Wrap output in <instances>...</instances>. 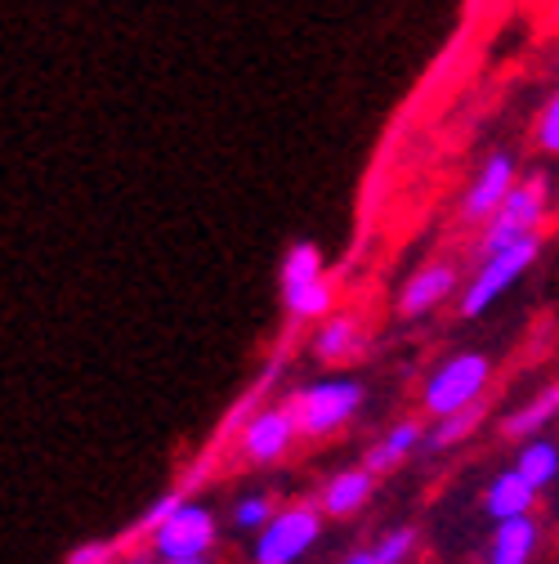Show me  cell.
<instances>
[{
	"instance_id": "6da1fadb",
	"label": "cell",
	"mask_w": 559,
	"mask_h": 564,
	"mask_svg": "<svg viewBox=\"0 0 559 564\" xmlns=\"http://www.w3.org/2000/svg\"><path fill=\"white\" fill-rule=\"evenodd\" d=\"M287 408L296 416L300 440H327V435L344 431L349 421L359 416L363 386L349 381V377H331V381H318V386H305L300 394H292Z\"/></svg>"
},
{
	"instance_id": "7a4b0ae2",
	"label": "cell",
	"mask_w": 559,
	"mask_h": 564,
	"mask_svg": "<svg viewBox=\"0 0 559 564\" xmlns=\"http://www.w3.org/2000/svg\"><path fill=\"white\" fill-rule=\"evenodd\" d=\"M537 251H541V238H537V234H528V238H519V242H511V247H502V251H487V256L479 260L474 278H470L465 296H461V314H465V318H479L483 310H493V305L515 288V282L533 269Z\"/></svg>"
},
{
	"instance_id": "3957f363",
	"label": "cell",
	"mask_w": 559,
	"mask_h": 564,
	"mask_svg": "<svg viewBox=\"0 0 559 564\" xmlns=\"http://www.w3.org/2000/svg\"><path fill=\"white\" fill-rule=\"evenodd\" d=\"M216 542H220L216 516L206 511V507L179 502V507L157 524V533L149 538V555H153V560H166V564H201L206 555L216 551Z\"/></svg>"
},
{
	"instance_id": "277c9868",
	"label": "cell",
	"mask_w": 559,
	"mask_h": 564,
	"mask_svg": "<svg viewBox=\"0 0 559 564\" xmlns=\"http://www.w3.org/2000/svg\"><path fill=\"white\" fill-rule=\"evenodd\" d=\"M487 377H493V359L465 349V355H452V359H443V364L430 372V381H426V390H421V403H426L430 416H448V412H457V408L483 399Z\"/></svg>"
},
{
	"instance_id": "5b68a950",
	"label": "cell",
	"mask_w": 559,
	"mask_h": 564,
	"mask_svg": "<svg viewBox=\"0 0 559 564\" xmlns=\"http://www.w3.org/2000/svg\"><path fill=\"white\" fill-rule=\"evenodd\" d=\"M541 216H546V175H528L524 184H515L506 193V202L497 206V216L479 229V251L487 256V251H502V247L537 234Z\"/></svg>"
},
{
	"instance_id": "8992f818",
	"label": "cell",
	"mask_w": 559,
	"mask_h": 564,
	"mask_svg": "<svg viewBox=\"0 0 559 564\" xmlns=\"http://www.w3.org/2000/svg\"><path fill=\"white\" fill-rule=\"evenodd\" d=\"M318 529H322V507H287L277 511L264 529H260V542H255V560L260 564H292L300 560L314 542H318Z\"/></svg>"
},
{
	"instance_id": "52a82bcc",
	"label": "cell",
	"mask_w": 559,
	"mask_h": 564,
	"mask_svg": "<svg viewBox=\"0 0 559 564\" xmlns=\"http://www.w3.org/2000/svg\"><path fill=\"white\" fill-rule=\"evenodd\" d=\"M511 188H515V158L511 153H493L479 166V180L470 184V193L461 202V225L483 229L487 220L497 216V206L506 202Z\"/></svg>"
},
{
	"instance_id": "ba28073f",
	"label": "cell",
	"mask_w": 559,
	"mask_h": 564,
	"mask_svg": "<svg viewBox=\"0 0 559 564\" xmlns=\"http://www.w3.org/2000/svg\"><path fill=\"white\" fill-rule=\"evenodd\" d=\"M296 416H292V408H268V412H260V416H251L246 421V431H242V457L246 462H277L292 444H296Z\"/></svg>"
},
{
	"instance_id": "9c48e42d",
	"label": "cell",
	"mask_w": 559,
	"mask_h": 564,
	"mask_svg": "<svg viewBox=\"0 0 559 564\" xmlns=\"http://www.w3.org/2000/svg\"><path fill=\"white\" fill-rule=\"evenodd\" d=\"M452 288H457V264H448V260L426 264L421 273L407 278V288H403V296H398V310H403L407 318H421V314H430L435 305H443V301L452 296Z\"/></svg>"
},
{
	"instance_id": "30bf717a",
	"label": "cell",
	"mask_w": 559,
	"mask_h": 564,
	"mask_svg": "<svg viewBox=\"0 0 559 564\" xmlns=\"http://www.w3.org/2000/svg\"><path fill=\"white\" fill-rule=\"evenodd\" d=\"M533 502H537V488L511 466V470H502L493 484H487V492H483V507H487V516L493 520H511V516H528L533 511Z\"/></svg>"
},
{
	"instance_id": "8fae6325",
	"label": "cell",
	"mask_w": 559,
	"mask_h": 564,
	"mask_svg": "<svg viewBox=\"0 0 559 564\" xmlns=\"http://www.w3.org/2000/svg\"><path fill=\"white\" fill-rule=\"evenodd\" d=\"M372 488H376V475L372 470H340L327 488H322V516H354L363 511V502H372Z\"/></svg>"
},
{
	"instance_id": "7c38bea8",
	"label": "cell",
	"mask_w": 559,
	"mask_h": 564,
	"mask_svg": "<svg viewBox=\"0 0 559 564\" xmlns=\"http://www.w3.org/2000/svg\"><path fill=\"white\" fill-rule=\"evenodd\" d=\"M363 349V327H359V318H349V314H327V323L318 327V336H314V355L322 359V364H344V359H354Z\"/></svg>"
},
{
	"instance_id": "4fadbf2b",
	"label": "cell",
	"mask_w": 559,
	"mask_h": 564,
	"mask_svg": "<svg viewBox=\"0 0 559 564\" xmlns=\"http://www.w3.org/2000/svg\"><path fill=\"white\" fill-rule=\"evenodd\" d=\"M537 546V524L528 516H511V520H497V533L487 542V560L493 564H524Z\"/></svg>"
},
{
	"instance_id": "5bb4252c",
	"label": "cell",
	"mask_w": 559,
	"mask_h": 564,
	"mask_svg": "<svg viewBox=\"0 0 559 564\" xmlns=\"http://www.w3.org/2000/svg\"><path fill=\"white\" fill-rule=\"evenodd\" d=\"M555 416H559V386H550V390H541L537 399H528L524 408H515V412L502 421V435H506V440H528V435L546 431Z\"/></svg>"
},
{
	"instance_id": "9a60e30c",
	"label": "cell",
	"mask_w": 559,
	"mask_h": 564,
	"mask_svg": "<svg viewBox=\"0 0 559 564\" xmlns=\"http://www.w3.org/2000/svg\"><path fill=\"white\" fill-rule=\"evenodd\" d=\"M421 444V426H416V421H398V426L381 440V444H372V453H368V470L372 475H385V470H394L398 462H407V453Z\"/></svg>"
},
{
	"instance_id": "2e32d148",
	"label": "cell",
	"mask_w": 559,
	"mask_h": 564,
	"mask_svg": "<svg viewBox=\"0 0 559 564\" xmlns=\"http://www.w3.org/2000/svg\"><path fill=\"white\" fill-rule=\"evenodd\" d=\"M487 416V399H474V403H465V408H457V412H448V416H435L439 426L430 431V448H448V444H461L470 431H479V421Z\"/></svg>"
},
{
	"instance_id": "e0dca14e",
	"label": "cell",
	"mask_w": 559,
	"mask_h": 564,
	"mask_svg": "<svg viewBox=\"0 0 559 564\" xmlns=\"http://www.w3.org/2000/svg\"><path fill=\"white\" fill-rule=\"evenodd\" d=\"M283 301H287V314L292 318H300V323H318V318H327L331 314V288H327V278H314V282H305V288H292V292H283Z\"/></svg>"
},
{
	"instance_id": "ac0fdd59",
	"label": "cell",
	"mask_w": 559,
	"mask_h": 564,
	"mask_svg": "<svg viewBox=\"0 0 559 564\" xmlns=\"http://www.w3.org/2000/svg\"><path fill=\"white\" fill-rule=\"evenodd\" d=\"M515 470H519L533 488H546V484L559 475V448H555L550 440H533V444H524V448H519Z\"/></svg>"
},
{
	"instance_id": "d6986e66",
	"label": "cell",
	"mask_w": 559,
	"mask_h": 564,
	"mask_svg": "<svg viewBox=\"0 0 559 564\" xmlns=\"http://www.w3.org/2000/svg\"><path fill=\"white\" fill-rule=\"evenodd\" d=\"M407 555H416V529H394V533H385L376 546L349 551L344 560H349V564H398V560H407Z\"/></svg>"
},
{
	"instance_id": "ffe728a7",
	"label": "cell",
	"mask_w": 559,
	"mask_h": 564,
	"mask_svg": "<svg viewBox=\"0 0 559 564\" xmlns=\"http://www.w3.org/2000/svg\"><path fill=\"white\" fill-rule=\"evenodd\" d=\"M314 278H322V251L314 242H296L283 260V292L305 288V282H314Z\"/></svg>"
},
{
	"instance_id": "44dd1931",
	"label": "cell",
	"mask_w": 559,
	"mask_h": 564,
	"mask_svg": "<svg viewBox=\"0 0 559 564\" xmlns=\"http://www.w3.org/2000/svg\"><path fill=\"white\" fill-rule=\"evenodd\" d=\"M268 520H273V502L260 498V492L255 498H242L238 511H233V529H242V533H260Z\"/></svg>"
},
{
	"instance_id": "7402d4cb",
	"label": "cell",
	"mask_w": 559,
	"mask_h": 564,
	"mask_svg": "<svg viewBox=\"0 0 559 564\" xmlns=\"http://www.w3.org/2000/svg\"><path fill=\"white\" fill-rule=\"evenodd\" d=\"M537 149L559 158V90L550 95V104L541 108V121H537Z\"/></svg>"
},
{
	"instance_id": "603a6c76",
	"label": "cell",
	"mask_w": 559,
	"mask_h": 564,
	"mask_svg": "<svg viewBox=\"0 0 559 564\" xmlns=\"http://www.w3.org/2000/svg\"><path fill=\"white\" fill-rule=\"evenodd\" d=\"M121 555V542H86L77 551H67L73 564H103V560H117Z\"/></svg>"
}]
</instances>
